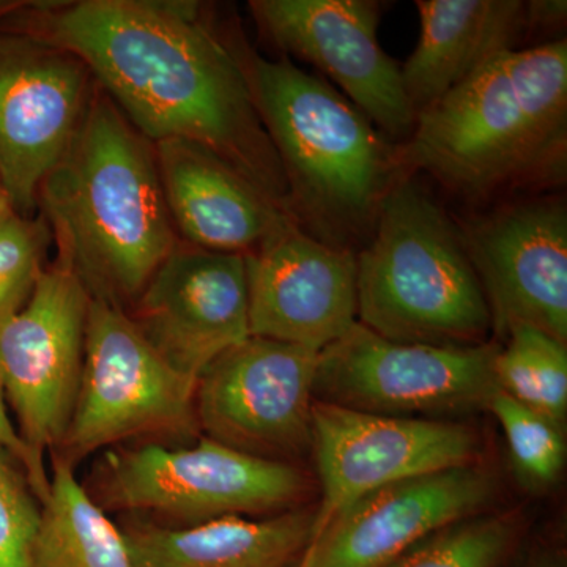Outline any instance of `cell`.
<instances>
[{
    "label": "cell",
    "instance_id": "6da1fadb",
    "mask_svg": "<svg viewBox=\"0 0 567 567\" xmlns=\"http://www.w3.org/2000/svg\"><path fill=\"white\" fill-rule=\"evenodd\" d=\"M0 28L76 55L148 141L203 145L287 215L286 175L244 69L203 3L78 0L11 3ZM292 218V216H290Z\"/></svg>",
    "mask_w": 567,
    "mask_h": 567
},
{
    "label": "cell",
    "instance_id": "7a4b0ae2",
    "mask_svg": "<svg viewBox=\"0 0 567 567\" xmlns=\"http://www.w3.org/2000/svg\"><path fill=\"white\" fill-rule=\"evenodd\" d=\"M37 210L89 295L128 311L181 244L155 144L96 84L80 130L37 193Z\"/></svg>",
    "mask_w": 567,
    "mask_h": 567
},
{
    "label": "cell",
    "instance_id": "3957f363",
    "mask_svg": "<svg viewBox=\"0 0 567 567\" xmlns=\"http://www.w3.org/2000/svg\"><path fill=\"white\" fill-rule=\"evenodd\" d=\"M227 32L286 175L290 216L317 240L357 254L402 177L398 148L333 85Z\"/></svg>",
    "mask_w": 567,
    "mask_h": 567
},
{
    "label": "cell",
    "instance_id": "277c9868",
    "mask_svg": "<svg viewBox=\"0 0 567 567\" xmlns=\"http://www.w3.org/2000/svg\"><path fill=\"white\" fill-rule=\"evenodd\" d=\"M567 145V43L496 52L416 115L398 148L402 167L481 196L514 183L559 177Z\"/></svg>",
    "mask_w": 567,
    "mask_h": 567
},
{
    "label": "cell",
    "instance_id": "5b68a950",
    "mask_svg": "<svg viewBox=\"0 0 567 567\" xmlns=\"http://www.w3.org/2000/svg\"><path fill=\"white\" fill-rule=\"evenodd\" d=\"M357 319L405 344H487L491 311L461 229L410 178L395 183L357 252Z\"/></svg>",
    "mask_w": 567,
    "mask_h": 567
},
{
    "label": "cell",
    "instance_id": "8992f818",
    "mask_svg": "<svg viewBox=\"0 0 567 567\" xmlns=\"http://www.w3.org/2000/svg\"><path fill=\"white\" fill-rule=\"evenodd\" d=\"M85 491L106 513L153 514L167 527L295 509L308 481L289 462L241 453L200 435L189 446L144 443L110 450Z\"/></svg>",
    "mask_w": 567,
    "mask_h": 567
},
{
    "label": "cell",
    "instance_id": "52a82bcc",
    "mask_svg": "<svg viewBox=\"0 0 567 567\" xmlns=\"http://www.w3.org/2000/svg\"><path fill=\"white\" fill-rule=\"evenodd\" d=\"M196 385L155 352L125 309L92 298L76 404L51 457L76 468L123 443L192 445L200 436Z\"/></svg>",
    "mask_w": 567,
    "mask_h": 567
},
{
    "label": "cell",
    "instance_id": "ba28073f",
    "mask_svg": "<svg viewBox=\"0 0 567 567\" xmlns=\"http://www.w3.org/2000/svg\"><path fill=\"white\" fill-rule=\"evenodd\" d=\"M498 347L405 344L354 323L319 352L315 401L374 415L415 417L487 409L498 390Z\"/></svg>",
    "mask_w": 567,
    "mask_h": 567
},
{
    "label": "cell",
    "instance_id": "9c48e42d",
    "mask_svg": "<svg viewBox=\"0 0 567 567\" xmlns=\"http://www.w3.org/2000/svg\"><path fill=\"white\" fill-rule=\"evenodd\" d=\"M92 297L69 268L48 264L31 300L0 328V375L17 431L41 475L69 429L84 365Z\"/></svg>",
    "mask_w": 567,
    "mask_h": 567
},
{
    "label": "cell",
    "instance_id": "30bf717a",
    "mask_svg": "<svg viewBox=\"0 0 567 567\" xmlns=\"http://www.w3.org/2000/svg\"><path fill=\"white\" fill-rule=\"evenodd\" d=\"M319 352L249 336L197 379L200 435L251 454L287 462L312 446V405Z\"/></svg>",
    "mask_w": 567,
    "mask_h": 567
},
{
    "label": "cell",
    "instance_id": "8fae6325",
    "mask_svg": "<svg viewBox=\"0 0 567 567\" xmlns=\"http://www.w3.org/2000/svg\"><path fill=\"white\" fill-rule=\"evenodd\" d=\"M95 87L76 55L0 28V183L18 215L35 216L41 182L80 130Z\"/></svg>",
    "mask_w": 567,
    "mask_h": 567
},
{
    "label": "cell",
    "instance_id": "7c38bea8",
    "mask_svg": "<svg viewBox=\"0 0 567 567\" xmlns=\"http://www.w3.org/2000/svg\"><path fill=\"white\" fill-rule=\"evenodd\" d=\"M312 447L322 484L315 536L379 488L473 464L477 440L472 429L451 421L374 415L315 401Z\"/></svg>",
    "mask_w": 567,
    "mask_h": 567
},
{
    "label": "cell",
    "instance_id": "4fadbf2b",
    "mask_svg": "<svg viewBox=\"0 0 567 567\" xmlns=\"http://www.w3.org/2000/svg\"><path fill=\"white\" fill-rule=\"evenodd\" d=\"M254 21L275 48L312 63L391 140L406 141L416 114L401 66L380 47L372 0H251Z\"/></svg>",
    "mask_w": 567,
    "mask_h": 567
},
{
    "label": "cell",
    "instance_id": "5bb4252c",
    "mask_svg": "<svg viewBox=\"0 0 567 567\" xmlns=\"http://www.w3.org/2000/svg\"><path fill=\"white\" fill-rule=\"evenodd\" d=\"M499 336L517 324L567 342V210L558 199L491 213L461 229Z\"/></svg>",
    "mask_w": 567,
    "mask_h": 567
},
{
    "label": "cell",
    "instance_id": "9a60e30c",
    "mask_svg": "<svg viewBox=\"0 0 567 567\" xmlns=\"http://www.w3.org/2000/svg\"><path fill=\"white\" fill-rule=\"evenodd\" d=\"M171 368L199 379L251 336L245 257L178 244L126 311Z\"/></svg>",
    "mask_w": 567,
    "mask_h": 567
},
{
    "label": "cell",
    "instance_id": "2e32d148",
    "mask_svg": "<svg viewBox=\"0 0 567 567\" xmlns=\"http://www.w3.org/2000/svg\"><path fill=\"white\" fill-rule=\"evenodd\" d=\"M251 336L320 352L358 322L357 254L290 223L246 254Z\"/></svg>",
    "mask_w": 567,
    "mask_h": 567
},
{
    "label": "cell",
    "instance_id": "e0dca14e",
    "mask_svg": "<svg viewBox=\"0 0 567 567\" xmlns=\"http://www.w3.org/2000/svg\"><path fill=\"white\" fill-rule=\"evenodd\" d=\"M495 494L494 473L475 464L391 484L336 514L293 567L386 566L440 529L480 516Z\"/></svg>",
    "mask_w": 567,
    "mask_h": 567
},
{
    "label": "cell",
    "instance_id": "ac0fdd59",
    "mask_svg": "<svg viewBox=\"0 0 567 567\" xmlns=\"http://www.w3.org/2000/svg\"><path fill=\"white\" fill-rule=\"evenodd\" d=\"M155 153L171 221L183 244L246 256L295 223L203 145L167 140L156 142Z\"/></svg>",
    "mask_w": 567,
    "mask_h": 567
},
{
    "label": "cell",
    "instance_id": "d6986e66",
    "mask_svg": "<svg viewBox=\"0 0 567 567\" xmlns=\"http://www.w3.org/2000/svg\"><path fill=\"white\" fill-rule=\"evenodd\" d=\"M315 520L312 511L290 509L260 520L229 516L193 527L126 516L118 528L136 567H293Z\"/></svg>",
    "mask_w": 567,
    "mask_h": 567
},
{
    "label": "cell",
    "instance_id": "ffe728a7",
    "mask_svg": "<svg viewBox=\"0 0 567 567\" xmlns=\"http://www.w3.org/2000/svg\"><path fill=\"white\" fill-rule=\"evenodd\" d=\"M420 40L401 66L415 114L434 106L528 28L522 0H417Z\"/></svg>",
    "mask_w": 567,
    "mask_h": 567
},
{
    "label": "cell",
    "instance_id": "44dd1931",
    "mask_svg": "<svg viewBox=\"0 0 567 567\" xmlns=\"http://www.w3.org/2000/svg\"><path fill=\"white\" fill-rule=\"evenodd\" d=\"M50 480L32 567H136L121 528L93 502L73 466L52 457Z\"/></svg>",
    "mask_w": 567,
    "mask_h": 567
},
{
    "label": "cell",
    "instance_id": "7402d4cb",
    "mask_svg": "<svg viewBox=\"0 0 567 567\" xmlns=\"http://www.w3.org/2000/svg\"><path fill=\"white\" fill-rule=\"evenodd\" d=\"M494 360L498 390L563 425L567 415V349L558 339L528 324L505 336Z\"/></svg>",
    "mask_w": 567,
    "mask_h": 567
},
{
    "label": "cell",
    "instance_id": "603a6c76",
    "mask_svg": "<svg viewBox=\"0 0 567 567\" xmlns=\"http://www.w3.org/2000/svg\"><path fill=\"white\" fill-rule=\"evenodd\" d=\"M517 537L513 516L480 514L425 537L383 567H499Z\"/></svg>",
    "mask_w": 567,
    "mask_h": 567
},
{
    "label": "cell",
    "instance_id": "cb8c5ba5",
    "mask_svg": "<svg viewBox=\"0 0 567 567\" xmlns=\"http://www.w3.org/2000/svg\"><path fill=\"white\" fill-rule=\"evenodd\" d=\"M487 409L502 425L514 472L522 486L544 491L554 486L566 464L561 425L496 390Z\"/></svg>",
    "mask_w": 567,
    "mask_h": 567
},
{
    "label": "cell",
    "instance_id": "d4e9b609",
    "mask_svg": "<svg viewBox=\"0 0 567 567\" xmlns=\"http://www.w3.org/2000/svg\"><path fill=\"white\" fill-rule=\"evenodd\" d=\"M51 246L50 227L40 215L11 212L0 218V328L31 300Z\"/></svg>",
    "mask_w": 567,
    "mask_h": 567
},
{
    "label": "cell",
    "instance_id": "484cf974",
    "mask_svg": "<svg viewBox=\"0 0 567 567\" xmlns=\"http://www.w3.org/2000/svg\"><path fill=\"white\" fill-rule=\"evenodd\" d=\"M41 502L20 462L0 447V567H32Z\"/></svg>",
    "mask_w": 567,
    "mask_h": 567
},
{
    "label": "cell",
    "instance_id": "4316f807",
    "mask_svg": "<svg viewBox=\"0 0 567 567\" xmlns=\"http://www.w3.org/2000/svg\"><path fill=\"white\" fill-rule=\"evenodd\" d=\"M0 447L10 453L11 456L20 462L28 475L29 484L32 491L39 496L41 503L50 495L51 480L50 476L41 475L33 464L31 453L22 443L20 434H18L17 425L11 420L9 405H7L6 391H3L2 375H0Z\"/></svg>",
    "mask_w": 567,
    "mask_h": 567
},
{
    "label": "cell",
    "instance_id": "83f0119b",
    "mask_svg": "<svg viewBox=\"0 0 567 567\" xmlns=\"http://www.w3.org/2000/svg\"><path fill=\"white\" fill-rule=\"evenodd\" d=\"M566 0H533L527 2V21L529 25L559 24L566 20Z\"/></svg>",
    "mask_w": 567,
    "mask_h": 567
},
{
    "label": "cell",
    "instance_id": "f1b7e54d",
    "mask_svg": "<svg viewBox=\"0 0 567 567\" xmlns=\"http://www.w3.org/2000/svg\"><path fill=\"white\" fill-rule=\"evenodd\" d=\"M520 567H567L566 554L561 550H546L533 555Z\"/></svg>",
    "mask_w": 567,
    "mask_h": 567
},
{
    "label": "cell",
    "instance_id": "f546056e",
    "mask_svg": "<svg viewBox=\"0 0 567 567\" xmlns=\"http://www.w3.org/2000/svg\"><path fill=\"white\" fill-rule=\"evenodd\" d=\"M11 212L14 210L13 207H11L9 194H7L6 188H3L2 183H0V218L9 215Z\"/></svg>",
    "mask_w": 567,
    "mask_h": 567
},
{
    "label": "cell",
    "instance_id": "4dcf8cb0",
    "mask_svg": "<svg viewBox=\"0 0 567 567\" xmlns=\"http://www.w3.org/2000/svg\"><path fill=\"white\" fill-rule=\"evenodd\" d=\"M6 7H7L6 2H0V14L3 13V10H6Z\"/></svg>",
    "mask_w": 567,
    "mask_h": 567
}]
</instances>
